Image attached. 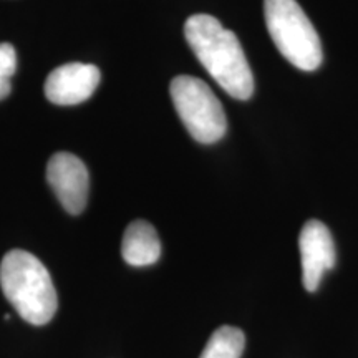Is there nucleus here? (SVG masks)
<instances>
[{
	"instance_id": "nucleus-1",
	"label": "nucleus",
	"mask_w": 358,
	"mask_h": 358,
	"mask_svg": "<svg viewBox=\"0 0 358 358\" xmlns=\"http://www.w3.org/2000/svg\"><path fill=\"white\" fill-rule=\"evenodd\" d=\"M185 37L201 65L224 92L236 100L252 96V70L234 32L224 29L216 17L198 13L186 20Z\"/></svg>"
},
{
	"instance_id": "nucleus-2",
	"label": "nucleus",
	"mask_w": 358,
	"mask_h": 358,
	"mask_svg": "<svg viewBox=\"0 0 358 358\" xmlns=\"http://www.w3.org/2000/svg\"><path fill=\"white\" fill-rule=\"evenodd\" d=\"M0 285L17 313L32 325L48 324L58 299L47 267L34 254L13 249L0 264Z\"/></svg>"
},
{
	"instance_id": "nucleus-3",
	"label": "nucleus",
	"mask_w": 358,
	"mask_h": 358,
	"mask_svg": "<svg viewBox=\"0 0 358 358\" xmlns=\"http://www.w3.org/2000/svg\"><path fill=\"white\" fill-rule=\"evenodd\" d=\"M266 25L277 50L299 70L313 71L322 64V43L315 27L297 0H264Z\"/></svg>"
},
{
	"instance_id": "nucleus-4",
	"label": "nucleus",
	"mask_w": 358,
	"mask_h": 358,
	"mask_svg": "<svg viewBox=\"0 0 358 358\" xmlns=\"http://www.w3.org/2000/svg\"><path fill=\"white\" fill-rule=\"evenodd\" d=\"M169 93L179 118L196 141L213 145L226 134V113L208 83L189 75H179L169 85Z\"/></svg>"
},
{
	"instance_id": "nucleus-5",
	"label": "nucleus",
	"mask_w": 358,
	"mask_h": 358,
	"mask_svg": "<svg viewBox=\"0 0 358 358\" xmlns=\"http://www.w3.org/2000/svg\"><path fill=\"white\" fill-rule=\"evenodd\" d=\"M47 179L66 213L73 216L83 213L88 203L90 176L82 159L64 151L55 153L48 161Z\"/></svg>"
},
{
	"instance_id": "nucleus-6",
	"label": "nucleus",
	"mask_w": 358,
	"mask_h": 358,
	"mask_svg": "<svg viewBox=\"0 0 358 358\" xmlns=\"http://www.w3.org/2000/svg\"><path fill=\"white\" fill-rule=\"evenodd\" d=\"M299 249L303 287L308 292H315L325 272L335 266V244L329 227L317 219L307 221L299 236Z\"/></svg>"
},
{
	"instance_id": "nucleus-7",
	"label": "nucleus",
	"mask_w": 358,
	"mask_h": 358,
	"mask_svg": "<svg viewBox=\"0 0 358 358\" xmlns=\"http://www.w3.org/2000/svg\"><path fill=\"white\" fill-rule=\"evenodd\" d=\"M101 73L95 65L66 64L58 66L45 82V96L55 105H78L95 93Z\"/></svg>"
},
{
	"instance_id": "nucleus-8",
	"label": "nucleus",
	"mask_w": 358,
	"mask_h": 358,
	"mask_svg": "<svg viewBox=\"0 0 358 358\" xmlns=\"http://www.w3.org/2000/svg\"><path fill=\"white\" fill-rule=\"evenodd\" d=\"M124 262L134 267H145L158 262L161 243L158 232L148 221H134L124 231L122 243Z\"/></svg>"
},
{
	"instance_id": "nucleus-9",
	"label": "nucleus",
	"mask_w": 358,
	"mask_h": 358,
	"mask_svg": "<svg viewBox=\"0 0 358 358\" xmlns=\"http://www.w3.org/2000/svg\"><path fill=\"white\" fill-rule=\"evenodd\" d=\"M245 347L244 332L236 327H219L206 343L199 358H241Z\"/></svg>"
},
{
	"instance_id": "nucleus-10",
	"label": "nucleus",
	"mask_w": 358,
	"mask_h": 358,
	"mask_svg": "<svg viewBox=\"0 0 358 358\" xmlns=\"http://www.w3.org/2000/svg\"><path fill=\"white\" fill-rule=\"evenodd\" d=\"M17 69L15 48L10 43H0V100L10 95V78Z\"/></svg>"
}]
</instances>
